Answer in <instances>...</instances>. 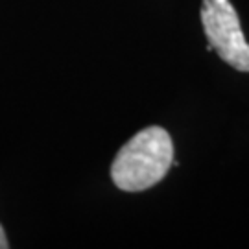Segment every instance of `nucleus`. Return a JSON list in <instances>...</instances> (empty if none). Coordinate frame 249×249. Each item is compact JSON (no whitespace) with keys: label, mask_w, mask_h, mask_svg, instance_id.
Wrapping results in <instances>:
<instances>
[{"label":"nucleus","mask_w":249,"mask_h":249,"mask_svg":"<svg viewBox=\"0 0 249 249\" xmlns=\"http://www.w3.org/2000/svg\"><path fill=\"white\" fill-rule=\"evenodd\" d=\"M172 164V137L164 127L150 125L120 148L111 164V179L124 192H142L166 178Z\"/></svg>","instance_id":"f257e3e1"},{"label":"nucleus","mask_w":249,"mask_h":249,"mask_svg":"<svg viewBox=\"0 0 249 249\" xmlns=\"http://www.w3.org/2000/svg\"><path fill=\"white\" fill-rule=\"evenodd\" d=\"M199 15L209 50H216L232 69L249 72V43L242 32L234 6L229 0H203Z\"/></svg>","instance_id":"f03ea898"},{"label":"nucleus","mask_w":249,"mask_h":249,"mask_svg":"<svg viewBox=\"0 0 249 249\" xmlns=\"http://www.w3.org/2000/svg\"><path fill=\"white\" fill-rule=\"evenodd\" d=\"M9 248V242L6 238V232H4V227L0 225V249H8Z\"/></svg>","instance_id":"7ed1b4c3"}]
</instances>
